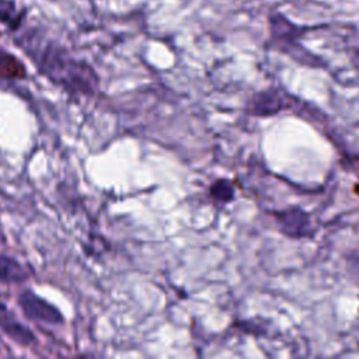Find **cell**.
Returning <instances> with one entry per match:
<instances>
[{
  "label": "cell",
  "instance_id": "6da1fadb",
  "mask_svg": "<svg viewBox=\"0 0 359 359\" xmlns=\"http://www.w3.org/2000/svg\"><path fill=\"white\" fill-rule=\"evenodd\" d=\"M17 304L24 316L29 320L45 324H60L65 321V317L57 307H55L29 289L20 293Z\"/></svg>",
  "mask_w": 359,
  "mask_h": 359
},
{
  "label": "cell",
  "instance_id": "7a4b0ae2",
  "mask_svg": "<svg viewBox=\"0 0 359 359\" xmlns=\"http://www.w3.org/2000/svg\"><path fill=\"white\" fill-rule=\"evenodd\" d=\"M0 328L10 339L20 345H32L35 342V334L28 327L3 313L0 317Z\"/></svg>",
  "mask_w": 359,
  "mask_h": 359
},
{
  "label": "cell",
  "instance_id": "277c9868",
  "mask_svg": "<svg viewBox=\"0 0 359 359\" xmlns=\"http://www.w3.org/2000/svg\"><path fill=\"white\" fill-rule=\"evenodd\" d=\"M3 311H6V306H4V304H1V303H0V314H1V313H3Z\"/></svg>",
  "mask_w": 359,
  "mask_h": 359
},
{
  "label": "cell",
  "instance_id": "3957f363",
  "mask_svg": "<svg viewBox=\"0 0 359 359\" xmlns=\"http://www.w3.org/2000/svg\"><path fill=\"white\" fill-rule=\"evenodd\" d=\"M29 278L28 269L14 257L0 254V282L1 283H20Z\"/></svg>",
  "mask_w": 359,
  "mask_h": 359
}]
</instances>
